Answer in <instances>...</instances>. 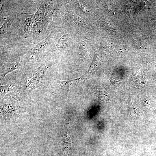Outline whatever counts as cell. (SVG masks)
I'll return each instance as SVG.
<instances>
[{
    "label": "cell",
    "instance_id": "obj_6",
    "mask_svg": "<svg viewBox=\"0 0 156 156\" xmlns=\"http://www.w3.org/2000/svg\"><path fill=\"white\" fill-rule=\"evenodd\" d=\"M34 14H23L21 21V35L23 38L28 37L32 32L33 19Z\"/></svg>",
    "mask_w": 156,
    "mask_h": 156
},
{
    "label": "cell",
    "instance_id": "obj_7",
    "mask_svg": "<svg viewBox=\"0 0 156 156\" xmlns=\"http://www.w3.org/2000/svg\"><path fill=\"white\" fill-rule=\"evenodd\" d=\"M87 77L84 74L81 76L76 79L66 80H60L54 79L56 83L60 88L67 89L77 86L83 82Z\"/></svg>",
    "mask_w": 156,
    "mask_h": 156
},
{
    "label": "cell",
    "instance_id": "obj_15",
    "mask_svg": "<svg viewBox=\"0 0 156 156\" xmlns=\"http://www.w3.org/2000/svg\"><path fill=\"white\" fill-rule=\"evenodd\" d=\"M79 6L81 9L84 12H88V10L86 8L84 5L80 2L78 3Z\"/></svg>",
    "mask_w": 156,
    "mask_h": 156
},
{
    "label": "cell",
    "instance_id": "obj_13",
    "mask_svg": "<svg viewBox=\"0 0 156 156\" xmlns=\"http://www.w3.org/2000/svg\"><path fill=\"white\" fill-rule=\"evenodd\" d=\"M16 85L15 83L11 82L5 86L0 84V98L2 99L5 96L6 94L10 91Z\"/></svg>",
    "mask_w": 156,
    "mask_h": 156
},
{
    "label": "cell",
    "instance_id": "obj_1",
    "mask_svg": "<svg viewBox=\"0 0 156 156\" xmlns=\"http://www.w3.org/2000/svg\"><path fill=\"white\" fill-rule=\"evenodd\" d=\"M52 64H45L31 71L27 72L22 77L18 83V90L22 94L31 92L45 85L44 77Z\"/></svg>",
    "mask_w": 156,
    "mask_h": 156
},
{
    "label": "cell",
    "instance_id": "obj_12",
    "mask_svg": "<svg viewBox=\"0 0 156 156\" xmlns=\"http://www.w3.org/2000/svg\"><path fill=\"white\" fill-rule=\"evenodd\" d=\"M68 38V35L65 34L61 37L55 43L54 48L56 49H63L66 45Z\"/></svg>",
    "mask_w": 156,
    "mask_h": 156
},
{
    "label": "cell",
    "instance_id": "obj_11",
    "mask_svg": "<svg viewBox=\"0 0 156 156\" xmlns=\"http://www.w3.org/2000/svg\"><path fill=\"white\" fill-rule=\"evenodd\" d=\"M96 94L99 98L103 102H107L110 100V96L109 94L101 88L96 87L94 88Z\"/></svg>",
    "mask_w": 156,
    "mask_h": 156
},
{
    "label": "cell",
    "instance_id": "obj_9",
    "mask_svg": "<svg viewBox=\"0 0 156 156\" xmlns=\"http://www.w3.org/2000/svg\"><path fill=\"white\" fill-rule=\"evenodd\" d=\"M101 63L97 55L94 54L91 63L88 70L84 74L89 77L94 75L100 67Z\"/></svg>",
    "mask_w": 156,
    "mask_h": 156
},
{
    "label": "cell",
    "instance_id": "obj_2",
    "mask_svg": "<svg viewBox=\"0 0 156 156\" xmlns=\"http://www.w3.org/2000/svg\"><path fill=\"white\" fill-rule=\"evenodd\" d=\"M47 3L48 1L42 2L38 10L34 14L32 33L35 35L41 34L46 31L44 14Z\"/></svg>",
    "mask_w": 156,
    "mask_h": 156
},
{
    "label": "cell",
    "instance_id": "obj_3",
    "mask_svg": "<svg viewBox=\"0 0 156 156\" xmlns=\"http://www.w3.org/2000/svg\"><path fill=\"white\" fill-rule=\"evenodd\" d=\"M1 100L0 107L1 115L10 116L16 114L18 112L20 107L17 101L14 97L7 95Z\"/></svg>",
    "mask_w": 156,
    "mask_h": 156
},
{
    "label": "cell",
    "instance_id": "obj_4",
    "mask_svg": "<svg viewBox=\"0 0 156 156\" xmlns=\"http://www.w3.org/2000/svg\"><path fill=\"white\" fill-rule=\"evenodd\" d=\"M53 39L51 33L45 39L33 48L29 55L31 60L38 61L42 57L45 50L51 44Z\"/></svg>",
    "mask_w": 156,
    "mask_h": 156
},
{
    "label": "cell",
    "instance_id": "obj_5",
    "mask_svg": "<svg viewBox=\"0 0 156 156\" xmlns=\"http://www.w3.org/2000/svg\"><path fill=\"white\" fill-rule=\"evenodd\" d=\"M22 57L20 55L14 56L9 58L4 63L0 69V79L8 73L13 72L21 66Z\"/></svg>",
    "mask_w": 156,
    "mask_h": 156
},
{
    "label": "cell",
    "instance_id": "obj_16",
    "mask_svg": "<svg viewBox=\"0 0 156 156\" xmlns=\"http://www.w3.org/2000/svg\"><path fill=\"white\" fill-rule=\"evenodd\" d=\"M87 41L84 40L81 42L80 44V49H83L85 48V47L87 44Z\"/></svg>",
    "mask_w": 156,
    "mask_h": 156
},
{
    "label": "cell",
    "instance_id": "obj_14",
    "mask_svg": "<svg viewBox=\"0 0 156 156\" xmlns=\"http://www.w3.org/2000/svg\"><path fill=\"white\" fill-rule=\"evenodd\" d=\"M69 18L74 23L78 25L83 26H87L86 23L84 22L82 19L80 17L73 14H68Z\"/></svg>",
    "mask_w": 156,
    "mask_h": 156
},
{
    "label": "cell",
    "instance_id": "obj_8",
    "mask_svg": "<svg viewBox=\"0 0 156 156\" xmlns=\"http://www.w3.org/2000/svg\"><path fill=\"white\" fill-rule=\"evenodd\" d=\"M54 11L52 1H48L44 14V24L46 29L48 25L51 22Z\"/></svg>",
    "mask_w": 156,
    "mask_h": 156
},
{
    "label": "cell",
    "instance_id": "obj_10",
    "mask_svg": "<svg viewBox=\"0 0 156 156\" xmlns=\"http://www.w3.org/2000/svg\"><path fill=\"white\" fill-rule=\"evenodd\" d=\"M17 16V14H15L10 15L7 17L0 29L1 37L5 34L8 31Z\"/></svg>",
    "mask_w": 156,
    "mask_h": 156
}]
</instances>
